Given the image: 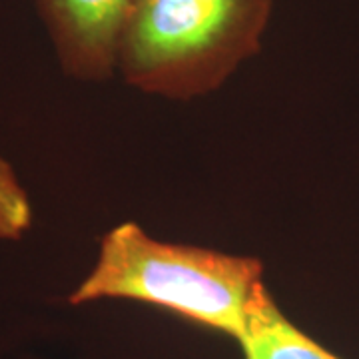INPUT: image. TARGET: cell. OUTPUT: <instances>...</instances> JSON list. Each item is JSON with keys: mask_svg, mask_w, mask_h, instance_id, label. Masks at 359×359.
Returning a JSON list of instances; mask_svg holds the SVG:
<instances>
[{"mask_svg": "<svg viewBox=\"0 0 359 359\" xmlns=\"http://www.w3.org/2000/svg\"><path fill=\"white\" fill-rule=\"evenodd\" d=\"M271 6L273 0H132L118 74L158 98L208 96L259 52Z\"/></svg>", "mask_w": 359, "mask_h": 359, "instance_id": "obj_2", "label": "cell"}, {"mask_svg": "<svg viewBox=\"0 0 359 359\" xmlns=\"http://www.w3.org/2000/svg\"><path fill=\"white\" fill-rule=\"evenodd\" d=\"M66 76L104 82L118 74L122 26L132 0H34Z\"/></svg>", "mask_w": 359, "mask_h": 359, "instance_id": "obj_3", "label": "cell"}, {"mask_svg": "<svg viewBox=\"0 0 359 359\" xmlns=\"http://www.w3.org/2000/svg\"><path fill=\"white\" fill-rule=\"evenodd\" d=\"M32 226V205L14 168L0 158V240H20Z\"/></svg>", "mask_w": 359, "mask_h": 359, "instance_id": "obj_5", "label": "cell"}, {"mask_svg": "<svg viewBox=\"0 0 359 359\" xmlns=\"http://www.w3.org/2000/svg\"><path fill=\"white\" fill-rule=\"evenodd\" d=\"M238 344L245 359H341L299 330L264 282L252 295L245 332Z\"/></svg>", "mask_w": 359, "mask_h": 359, "instance_id": "obj_4", "label": "cell"}, {"mask_svg": "<svg viewBox=\"0 0 359 359\" xmlns=\"http://www.w3.org/2000/svg\"><path fill=\"white\" fill-rule=\"evenodd\" d=\"M262 282L264 266L257 257L170 244L124 222L104 236L94 266L68 302L148 304L240 341L252 295Z\"/></svg>", "mask_w": 359, "mask_h": 359, "instance_id": "obj_1", "label": "cell"}]
</instances>
